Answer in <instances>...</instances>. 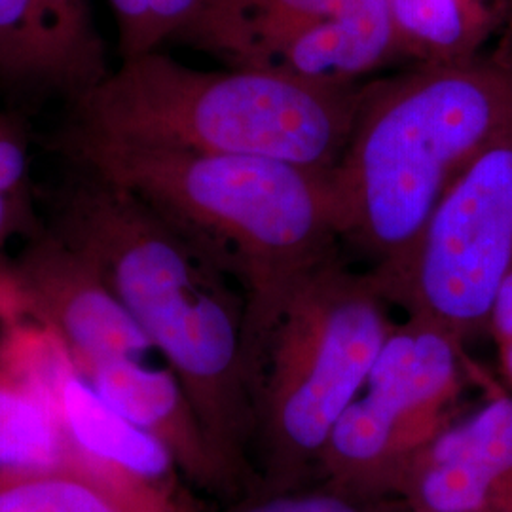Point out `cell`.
<instances>
[{"label": "cell", "mask_w": 512, "mask_h": 512, "mask_svg": "<svg viewBox=\"0 0 512 512\" xmlns=\"http://www.w3.org/2000/svg\"><path fill=\"white\" fill-rule=\"evenodd\" d=\"M44 224L86 256L183 385L220 463L255 490L245 298L232 277L139 194L73 164Z\"/></svg>", "instance_id": "obj_1"}, {"label": "cell", "mask_w": 512, "mask_h": 512, "mask_svg": "<svg viewBox=\"0 0 512 512\" xmlns=\"http://www.w3.org/2000/svg\"><path fill=\"white\" fill-rule=\"evenodd\" d=\"M71 164L122 184L171 220L245 298L251 387L294 289L340 258L330 173L272 158L118 143L59 133Z\"/></svg>", "instance_id": "obj_2"}, {"label": "cell", "mask_w": 512, "mask_h": 512, "mask_svg": "<svg viewBox=\"0 0 512 512\" xmlns=\"http://www.w3.org/2000/svg\"><path fill=\"white\" fill-rule=\"evenodd\" d=\"M512 128V27L490 50L366 82L348 145L330 171L342 247L397 274L437 203Z\"/></svg>", "instance_id": "obj_3"}, {"label": "cell", "mask_w": 512, "mask_h": 512, "mask_svg": "<svg viewBox=\"0 0 512 512\" xmlns=\"http://www.w3.org/2000/svg\"><path fill=\"white\" fill-rule=\"evenodd\" d=\"M363 88L264 69L203 71L160 50L122 61L71 101L59 133L330 173L348 145Z\"/></svg>", "instance_id": "obj_4"}, {"label": "cell", "mask_w": 512, "mask_h": 512, "mask_svg": "<svg viewBox=\"0 0 512 512\" xmlns=\"http://www.w3.org/2000/svg\"><path fill=\"white\" fill-rule=\"evenodd\" d=\"M370 272L334 258L291 294L253 384L255 490L313 484L334 425L361 393L395 321Z\"/></svg>", "instance_id": "obj_5"}, {"label": "cell", "mask_w": 512, "mask_h": 512, "mask_svg": "<svg viewBox=\"0 0 512 512\" xmlns=\"http://www.w3.org/2000/svg\"><path fill=\"white\" fill-rule=\"evenodd\" d=\"M476 376L458 336L406 315L334 425L313 482L353 497L397 499L414 463L458 420L459 401Z\"/></svg>", "instance_id": "obj_6"}, {"label": "cell", "mask_w": 512, "mask_h": 512, "mask_svg": "<svg viewBox=\"0 0 512 512\" xmlns=\"http://www.w3.org/2000/svg\"><path fill=\"white\" fill-rule=\"evenodd\" d=\"M511 268L512 128L459 173L406 264L376 285L391 306L467 344L488 332L495 293Z\"/></svg>", "instance_id": "obj_7"}, {"label": "cell", "mask_w": 512, "mask_h": 512, "mask_svg": "<svg viewBox=\"0 0 512 512\" xmlns=\"http://www.w3.org/2000/svg\"><path fill=\"white\" fill-rule=\"evenodd\" d=\"M10 334L48 399L65 467L92 480L126 512H200L194 488L164 444L112 408L46 330L10 313Z\"/></svg>", "instance_id": "obj_8"}, {"label": "cell", "mask_w": 512, "mask_h": 512, "mask_svg": "<svg viewBox=\"0 0 512 512\" xmlns=\"http://www.w3.org/2000/svg\"><path fill=\"white\" fill-rule=\"evenodd\" d=\"M10 285L14 310L46 330L78 372L158 357L103 275L44 222L10 260Z\"/></svg>", "instance_id": "obj_9"}, {"label": "cell", "mask_w": 512, "mask_h": 512, "mask_svg": "<svg viewBox=\"0 0 512 512\" xmlns=\"http://www.w3.org/2000/svg\"><path fill=\"white\" fill-rule=\"evenodd\" d=\"M92 0H0V86L67 105L109 76Z\"/></svg>", "instance_id": "obj_10"}, {"label": "cell", "mask_w": 512, "mask_h": 512, "mask_svg": "<svg viewBox=\"0 0 512 512\" xmlns=\"http://www.w3.org/2000/svg\"><path fill=\"white\" fill-rule=\"evenodd\" d=\"M408 512H512V391L450 423L397 495Z\"/></svg>", "instance_id": "obj_11"}, {"label": "cell", "mask_w": 512, "mask_h": 512, "mask_svg": "<svg viewBox=\"0 0 512 512\" xmlns=\"http://www.w3.org/2000/svg\"><path fill=\"white\" fill-rule=\"evenodd\" d=\"M78 374L112 408L160 440L194 490L228 503L243 495L217 458L183 385L165 363L156 357H131Z\"/></svg>", "instance_id": "obj_12"}, {"label": "cell", "mask_w": 512, "mask_h": 512, "mask_svg": "<svg viewBox=\"0 0 512 512\" xmlns=\"http://www.w3.org/2000/svg\"><path fill=\"white\" fill-rule=\"evenodd\" d=\"M376 0H211L177 42L230 69L270 71L294 38Z\"/></svg>", "instance_id": "obj_13"}, {"label": "cell", "mask_w": 512, "mask_h": 512, "mask_svg": "<svg viewBox=\"0 0 512 512\" xmlns=\"http://www.w3.org/2000/svg\"><path fill=\"white\" fill-rule=\"evenodd\" d=\"M397 55L450 65L490 50L512 27V0H385Z\"/></svg>", "instance_id": "obj_14"}, {"label": "cell", "mask_w": 512, "mask_h": 512, "mask_svg": "<svg viewBox=\"0 0 512 512\" xmlns=\"http://www.w3.org/2000/svg\"><path fill=\"white\" fill-rule=\"evenodd\" d=\"M65 467L54 414L37 380L19 359L8 308L0 306V471Z\"/></svg>", "instance_id": "obj_15"}, {"label": "cell", "mask_w": 512, "mask_h": 512, "mask_svg": "<svg viewBox=\"0 0 512 512\" xmlns=\"http://www.w3.org/2000/svg\"><path fill=\"white\" fill-rule=\"evenodd\" d=\"M0 512H126L69 467L0 471Z\"/></svg>", "instance_id": "obj_16"}, {"label": "cell", "mask_w": 512, "mask_h": 512, "mask_svg": "<svg viewBox=\"0 0 512 512\" xmlns=\"http://www.w3.org/2000/svg\"><path fill=\"white\" fill-rule=\"evenodd\" d=\"M211 0H109L122 61L160 52L202 18Z\"/></svg>", "instance_id": "obj_17"}, {"label": "cell", "mask_w": 512, "mask_h": 512, "mask_svg": "<svg viewBox=\"0 0 512 512\" xmlns=\"http://www.w3.org/2000/svg\"><path fill=\"white\" fill-rule=\"evenodd\" d=\"M222 512H408L399 499H363L313 482L287 492H249Z\"/></svg>", "instance_id": "obj_18"}, {"label": "cell", "mask_w": 512, "mask_h": 512, "mask_svg": "<svg viewBox=\"0 0 512 512\" xmlns=\"http://www.w3.org/2000/svg\"><path fill=\"white\" fill-rule=\"evenodd\" d=\"M0 192L33 200L29 135L19 120L4 112H0Z\"/></svg>", "instance_id": "obj_19"}, {"label": "cell", "mask_w": 512, "mask_h": 512, "mask_svg": "<svg viewBox=\"0 0 512 512\" xmlns=\"http://www.w3.org/2000/svg\"><path fill=\"white\" fill-rule=\"evenodd\" d=\"M40 224L33 213V200H19L0 192V304L14 306L10 285V260L6 245L18 236L27 238Z\"/></svg>", "instance_id": "obj_20"}, {"label": "cell", "mask_w": 512, "mask_h": 512, "mask_svg": "<svg viewBox=\"0 0 512 512\" xmlns=\"http://www.w3.org/2000/svg\"><path fill=\"white\" fill-rule=\"evenodd\" d=\"M488 334L494 340L495 349L512 340V268L495 293L488 319Z\"/></svg>", "instance_id": "obj_21"}]
</instances>
